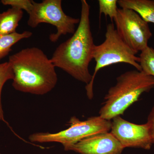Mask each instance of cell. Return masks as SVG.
<instances>
[{"label":"cell","instance_id":"cell-1","mask_svg":"<svg viewBox=\"0 0 154 154\" xmlns=\"http://www.w3.org/2000/svg\"><path fill=\"white\" fill-rule=\"evenodd\" d=\"M79 26L72 36L61 43L54 51L51 62L75 79L88 85L92 75L89 66L93 59L94 44L90 23V6L82 0Z\"/></svg>","mask_w":154,"mask_h":154},{"label":"cell","instance_id":"cell-2","mask_svg":"<svg viewBox=\"0 0 154 154\" xmlns=\"http://www.w3.org/2000/svg\"><path fill=\"white\" fill-rule=\"evenodd\" d=\"M15 90L36 95L48 94L58 81L55 67L45 53L37 47L28 48L10 56Z\"/></svg>","mask_w":154,"mask_h":154},{"label":"cell","instance_id":"cell-3","mask_svg":"<svg viewBox=\"0 0 154 154\" xmlns=\"http://www.w3.org/2000/svg\"><path fill=\"white\" fill-rule=\"evenodd\" d=\"M154 88V77L137 70L128 71L116 78L115 85L109 89L105 95L99 116L111 120L124 114L144 93Z\"/></svg>","mask_w":154,"mask_h":154},{"label":"cell","instance_id":"cell-4","mask_svg":"<svg viewBox=\"0 0 154 154\" xmlns=\"http://www.w3.org/2000/svg\"><path fill=\"white\" fill-rule=\"evenodd\" d=\"M105 40L102 44L95 45L93 52V59L96 62L94 74L91 82L86 86L88 99L94 97L93 85L94 79L101 69L111 65L118 63L129 64L138 71H141L138 53L130 48L119 36L113 23L107 25Z\"/></svg>","mask_w":154,"mask_h":154},{"label":"cell","instance_id":"cell-5","mask_svg":"<svg viewBox=\"0 0 154 154\" xmlns=\"http://www.w3.org/2000/svg\"><path fill=\"white\" fill-rule=\"evenodd\" d=\"M68 124V128L62 131L54 133H35L29 136V140L32 142L38 143H59L63 145L66 150L69 147L85 138L110 131L111 122L99 116H92L85 121H81L74 116L70 119Z\"/></svg>","mask_w":154,"mask_h":154},{"label":"cell","instance_id":"cell-6","mask_svg":"<svg viewBox=\"0 0 154 154\" xmlns=\"http://www.w3.org/2000/svg\"><path fill=\"white\" fill-rule=\"evenodd\" d=\"M28 14L27 24L31 28H36L42 23L55 26L56 33L49 36L50 40L52 42H56L62 35L73 34L76 25L80 22V19L65 14L61 0H43L40 3L33 2V8Z\"/></svg>","mask_w":154,"mask_h":154},{"label":"cell","instance_id":"cell-7","mask_svg":"<svg viewBox=\"0 0 154 154\" xmlns=\"http://www.w3.org/2000/svg\"><path fill=\"white\" fill-rule=\"evenodd\" d=\"M113 21L119 36L133 50L141 52L148 46L152 34L148 23L135 11L118 8L117 16Z\"/></svg>","mask_w":154,"mask_h":154},{"label":"cell","instance_id":"cell-8","mask_svg":"<svg viewBox=\"0 0 154 154\" xmlns=\"http://www.w3.org/2000/svg\"><path fill=\"white\" fill-rule=\"evenodd\" d=\"M110 132L124 148H137L150 149L153 145L147 124H136L124 119L120 116L111 120Z\"/></svg>","mask_w":154,"mask_h":154},{"label":"cell","instance_id":"cell-9","mask_svg":"<svg viewBox=\"0 0 154 154\" xmlns=\"http://www.w3.org/2000/svg\"><path fill=\"white\" fill-rule=\"evenodd\" d=\"M124 148L110 131L90 136L69 147L66 151L80 154H121Z\"/></svg>","mask_w":154,"mask_h":154},{"label":"cell","instance_id":"cell-10","mask_svg":"<svg viewBox=\"0 0 154 154\" xmlns=\"http://www.w3.org/2000/svg\"><path fill=\"white\" fill-rule=\"evenodd\" d=\"M121 8L131 9L148 23L154 24V0H119Z\"/></svg>","mask_w":154,"mask_h":154},{"label":"cell","instance_id":"cell-11","mask_svg":"<svg viewBox=\"0 0 154 154\" xmlns=\"http://www.w3.org/2000/svg\"><path fill=\"white\" fill-rule=\"evenodd\" d=\"M23 15V11L14 8L0 14V35H8L16 32Z\"/></svg>","mask_w":154,"mask_h":154},{"label":"cell","instance_id":"cell-12","mask_svg":"<svg viewBox=\"0 0 154 154\" xmlns=\"http://www.w3.org/2000/svg\"><path fill=\"white\" fill-rule=\"evenodd\" d=\"M32 35V32L29 31L0 35V60L9 54L13 45L22 39L31 37Z\"/></svg>","mask_w":154,"mask_h":154},{"label":"cell","instance_id":"cell-13","mask_svg":"<svg viewBox=\"0 0 154 154\" xmlns=\"http://www.w3.org/2000/svg\"><path fill=\"white\" fill-rule=\"evenodd\" d=\"M139 58L142 71L154 77V48L148 46L141 52Z\"/></svg>","mask_w":154,"mask_h":154},{"label":"cell","instance_id":"cell-14","mask_svg":"<svg viewBox=\"0 0 154 154\" xmlns=\"http://www.w3.org/2000/svg\"><path fill=\"white\" fill-rule=\"evenodd\" d=\"M14 78V72L8 62L0 64V117L4 122L5 120L1 99L2 90L5 83L9 80H13Z\"/></svg>","mask_w":154,"mask_h":154},{"label":"cell","instance_id":"cell-15","mask_svg":"<svg viewBox=\"0 0 154 154\" xmlns=\"http://www.w3.org/2000/svg\"><path fill=\"white\" fill-rule=\"evenodd\" d=\"M117 0H99V14H104L105 17L108 16L113 20L118 13Z\"/></svg>","mask_w":154,"mask_h":154},{"label":"cell","instance_id":"cell-16","mask_svg":"<svg viewBox=\"0 0 154 154\" xmlns=\"http://www.w3.org/2000/svg\"><path fill=\"white\" fill-rule=\"evenodd\" d=\"M33 1L31 0H2L1 3L4 5H10L11 8L24 10L28 14L33 7Z\"/></svg>","mask_w":154,"mask_h":154},{"label":"cell","instance_id":"cell-17","mask_svg":"<svg viewBox=\"0 0 154 154\" xmlns=\"http://www.w3.org/2000/svg\"><path fill=\"white\" fill-rule=\"evenodd\" d=\"M146 124L148 127L152 144L154 145V105L149 113Z\"/></svg>","mask_w":154,"mask_h":154},{"label":"cell","instance_id":"cell-18","mask_svg":"<svg viewBox=\"0 0 154 154\" xmlns=\"http://www.w3.org/2000/svg\"><path fill=\"white\" fill-rule=\"evenodd\" d=\"M1 120H2V119H1V117H0V121H1Z\"/></svg>","mask_w":154,"mask_h":154},{"label":"cell","instance_id":"cell-19","mask_svg":"<svg viewBox=\"0 0 154 154\" xmlns=\"http://www.w3.org/2000/svg\"></svg>","mask_w":154,"mask_h":154}]
</instances>
